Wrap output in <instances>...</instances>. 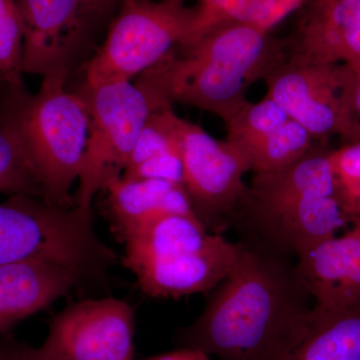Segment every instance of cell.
Segmentation results:
<instances>
[{"label": "cell", "mask_w": 360, "mask_h": 360, "mask_svg": "<svg viewBox=\"0 0 360 360\" xmlns=\"http://www.w3.org/2000/svg\"><path fill=\"white\" fill-rule=\"evenodd\" d=\"M243 243L238 262L213 288L202 314L180 331V348L220 360H274L311 309L286 255L257 240Z\"/></svg>", "instance_id": "cell-1"}, {"label": "cell", "mask_w": 360, "mask_h": 360, "mask_svg": "<svg viewBox=\"0 0 360 360\" xmlns=\"http://www.w3.org/2000/svg\"><path fill=\"white\" fill-rule=\"evenodd\" d=\"M284 61V39L251 23H231L177 45L139 75L136 84L163 105L187 104L226 123L250 103L251 85Z\"/></svg>", "instance_id": "cell-2"}, {"label": "cell", "mask_w": 360, "mask_h": 360, "mask_svg": "<svg viewBox=\"0 0 360 360\" xmlns=\"http://www.w3.org/2000/svg\"><path fill=\"white\" fill-rule=\"evenodd\" d=\"M40 260L103 278L118 255L97 236L91 208L51 205L15 194L0 202V265Z\"/></svg>", "instance_id": "cell-3"}, {"label": "cell", "mask_w": 360, "mask_h": 360, "mask_svg": "<svg viewBox=\"0 0 360 360\" xmlns=\"http://www.w3.org/2000/svg\"><path fill=\"white\" fill-rule=\"evenodd\" d=\"M65 77H44L37 94L6 92L7 108L39 174L44 200L75 206L70 191L86 149L89 118L78 94L65 89Z\"/></svg>", "instance_id": "cell-4"}, {"label": "cell", "mask_w": 360, "mask_h": 360, "mask_svg": "<svg viewBox=\"0 0 360 360\" xmlns=\"http://www.w3.org/2000/svg\"><path fill=\"white\" fill-rule=\"evenodd\" d=\"M186 0H122L105 41L85 65L87 85L127 80L193 41L196 7Z\"/></svg>", "instance_id": "cell-5"}, {"label": "cell", "mask_w": 360, "mask_h": 360, "mask_svg": "<svg viewBox=\"0 0 360 360\" xmlns=\"http://www.w3.org/2000/svg\"><path fill=\"white\" fill-rule=\"evenodd\" d=\"M78 94L86 104L89 124L75 202L91 208L96 194L122 176L149 115L169 106L161 105L127 80L84 84Z\"/></svg>", "instance_id": "cell-6"}, {"label": "cell", "mask_w": 360, "mask_h": 360, "mask_svg": "<svg viewBox=\"0 0 360 360\" xmlns=\"http://www.w3.org/2000/svg\"><path fill=\"white\" fill-rule=\"evenodd\" d=\"M184 186L196 217L212 233H219L225 217L238 212L251 170L245 153L227 141H217L198 125L180 118ZM220 234V233H219Z\"/></svg>", "instance_id": "cell-7"}, {"label": "cell", "mask_w": 360, "mask_h": 360, "mask_svg": "<svg viewBox=\"0 0 360 360\" xmlns=\"http://www.w3.org/2000/svg\"><path fill=\"white\" fill-rule=\"evenodd\" d=\"M134 310L116 298L75 303L49 322L45 349L68 360H134Z\"/></svg>", "instance_id": "cell-8"}, {"label": "cell", "mask_w": 360, "mask_h": 360, "mask_svg": "<svg viewBox=\"0 0 360 360\" xmlns=\"http://www.w3.org/2000/svg\"><path fill=\"white\" fill-rule=\"evenodd\" d=\"M266 96L290 118L309 130L314 139L340 134L341 65H309L284 61L264 79Z\"/></svg>", "instance_id": "cell-9"}, {"label": "cell", "mask_w": 360, "mask_h": 360, "mask_svg": "<svg viewBox=\"0 0 360 360\" xmlns=\"http://www.w3.org/2000/svg\"><path fill=\"white\" fill-rule=\"evenodd\" d=\"M25 27L23 73L68 77L90 15L85 0H15Z\"/></svg>", "instance_id": "cell-10"}, {"label": "cell", "mask_w": 360, "mask_h": 360, "mask_svg": "<svg viewBox=\"0 0 360 360\" xmlns=\"http://www.w3.org/2000/svg\"><path fill=\"white\" fill-rule=\"evenodd\" d=\"M284 42L288 63H359L360 0H309Z\"/></svg>", "instance_id": "cell-11"}, {"label": "cell", "mask_w": 360, "mask_h": 360, "mask_svg": "<svg viewBox=\"0 0 360 360\" xmlns=\"http://www.w3.org/2000/svg\"><path fill=\"white\" fill-rule=\"evenodd\" d=\"M243 248V243H231L221 234L212 233L200 250L151 260L130 271L146 295L176 300L217 288L229 276Z\"/></svg>", "instance_id": "cell-12"}, {"label": "cell", "mask_w": 360, "mask_h": 360, "mask_svg": "<svg viewBox=\"0 0 360 360\" xmlns=\"http://www.w3.org/2000/svg\"><path fill=\"white\" fill-rule=\"evenodd\" d=\"M350 229L297 257L296 274L314 304L349 307L360 302V215Z\"/></svg>", "instance_id": "cell-13"}, {"label": "cell", "mask_w": 360, "mask_h": 360, "mask_svg": "<svg viewBox=\"0 0 360 360\" xmlns=\"http://www.w3.org/2000/svg\"><path fill=\"white\" fill-rule=\"evenodd\" d=\"M255 240L281 253L300 257L349 224L333 195L310 196L279 212L250 220Z\"/></svg>", "instance_id": "cell-14"}, {"label": "cell", "mask_w": 360, "mask_h": 360, "mask_svg": "<svg viewBox=\"0 0 360 360\" xmlns=\"http://www.w3.org/2000/svg\"><path fill=\"white\" fill-rule=\"evenodd\" d=\"M82 281L75 270L40 260L0 265V333L68 295Z\"/></svg>", "instance_id": "cell-15"}, {"label": "cell", "mask_w": 360, "mask_h": 360, "mask_svg": "<svg viewBox=\"0 0 360 360\" xmlns=\"http://www.w3.org/2000/svg\"><path fill=\"white\" fill-rule=\"evenodd\" d=\"M316 195H333V180L328 153L312 148L286 169L255 174L236 212L250 221Z\"/></svg>", "instance_id": "cell-16"}, {"label": "cell", "mask_w": 360, "mask_h": 360, "mask_svg": "<svg viewBox=\"0 0 360 360\" xmlns=\"http://www.w3.org/2000/svg\"><path fill=\"white\" fill-rule=\"evenodd\" d=\"M274 360H360V302L342 307L314 304Z\"/></svg>", "instance_id": "cell-17"}, {"label": "cell", "mask_w": 360, "mask_h": 360, "mask_svg": "<svg viewBox=\"0 0 360 360\" xmlns=\"http://www.w3.org/2000/svg\"><path fill=\"white\" fill-rule=\"evenodd\" d=\"M212 234L194 215H153L122 236L125 243L123 266L131 270L151 260L200 250Z\"/></svg>", "instance_id": "cell-18"}, {"label": "cell", "mask_w": 360, "mask_h": 360, "mask_svg": "<svg viewBox=\"0 0 360 360\" xmlns=\"http://www.w3.org/2000/svg\"><path fill=\"white\" fill-rule=\"evenodd\" d=\"M108 207L115 231L122 236L139 222L160 213L194 215L182 184L160 179L130 180L122 176L108 182Z\"/></svg>", "instance_id": "cell-19"}, {"label": "cell", "mask_w": 360, "mask_h": 360, "mask_svg": "<svg viewBox=\"0 0 360 360\" xmlns=\"http://www.w3.org/2000/svg\"><path fill=\"white\" fill-rule=\"evenodd\" d=\"M4 103L0 104V193L44 200L39 174Z\"/></svg>", "instance_id": "cell-20"}, {"label": "cell", "mask_w": 360, "mask_h": 360, "mask_svg": "<svg viewBox=\"0 0 360 360\" xmlns=\"http://www.w3.org/2000/svg\"><path fill=\"white\" fill-rule=\"evenodd\" d=\"M314 137L292 118L267 135L246 153L255 174L276 172L290 167L312 148Z\"/></svg>", "instance_id": "cell-21"}, {"label": "cell", "mask_w": 360, "mask_h": 360, "mask_svg": "<svg viewBox=\"0 0 360 360\" xmlns=\"http://www.w3.org/2000/svg\"><path fill=\"white\" fill-rule=\"evenodd\" d=\"M290 115L269 97L257 103H248L231 118L226 124V141L240 149L246 155L253 146L278 129Z\"/></svg>", "instance_id": "cell-22"}, {"label": "cell", "mask_w": 360, "mask_h": 360, "mask_svg": "<svg viewBox=\"0 0 360 360\" xmlns=\"http://www.w3.org/2000/svg\"><path fill=\"white\" fill-rule=\"evenodd\" d=\"M25 27L15 0H0V82L11 94L26 91L22 78Z\"/></svg>", "instance_id": "cell-23"}, {"label": "cell", "mask_w": 360, "mask_h": 360, "mask_svg": "<svg viewBox=\"0 0 360 360\" xmlns=\"http://www.w3.org/2000/svg\"><path fill=\"white\" fill-rule=\"evenodd\" d=\"M179 120L170 106L153 111L142 127L125 168L155 156L180 153Z\"/></svg>", "instance_id": "cell-24"}, {"label": "cell", "mask_w": 360, "mask_h": 360, "mask_svg": "<svg viewBox=\"0 0 360 360\" xmlns=\"http://www.w3.org/2000/svg\"><path fill=\"white\" fill-rule=\"evenodd\" d=\"M333 195L348 220L360 215V142L328 153Z\"/></svg>", "instance_id": "cell-25"}, {"label": "cell", "mask_w": 360, "mask_h": 360, "mask_svg": "<svg viewBox=\"0 0 360 360\" xmlns=\"http://www.w3.org/2000/svg\"><path fill=\"white\" fill-rule=\"evenodd\" d=\"M265 0H200L193 41L215 28L236 22L253 23ZM191 44V42H189Z\"/></svg>", "instance_id": "cell-26"}, {"label": "cell", "mask_w": 360, "mask_h": 360, "mask_svg": "<svg viewBox=\"0 0 360 360\" xmlns=\"http://www.w3.org/2000/svg\"><path fill=\"white\" fill-rule=\"evenodd\" d=\"M341 122L340 136L345 143L360 142V61L341 63Z\"/></svg>", "instance_id": "cell-27"}, {"label": "cell", "mask_w": 360, "mask_h": 360, "mask_svg": "<svg viewBox=\"0 0 360 360\" xmlns=\"http://www.w3.org/2000/svg\"><path fill=\"white\" fill-rule=\"evenodd\" d=\"M122 176L130 180H165L184 186L181 153H169L149 158L134 167L125 168Z\"/></svg>", "instance_id": "cell-28"}, {"label": "cell", "mask_w": 360, "mask_h": 360, "mask_svg": "<svg viewBox=\"0 0 360 360\" xmlns=\"http://www.w3.org/2000/svg\"><path fill=\"white\" fill-rule=\"evenodd\" d=\"M309 0H265L257 20L251 25L269 33L284 18L302 8Z\"/></svg>", "instance_id": "cell-29"}, {"label": "cell", "mask_w": 360, "mask_h": 360, "mask_svg": "<svg viewBox=\"0 0 360 360\" xmlns=\"http://www.w3.org/2000/svg\"><path fill=\"white\" fill-rule=\"evenodd\" d=\"M0 360H68L44 347H34L14 340L11 336L0 340Z\"/></svg>", "instance_id": "cell-30"}, {"label": "cell", "mask_w": 360, "mask_h": 360, "mask_svg": "<svg viewBox=\"0 0 360 360\" xmlns=\"http://www.w3.org/2000/svg\"><path fill=\"white\" fill-rule=\"evenodd\" d=\"M143 360H212L210 355L200 350L191 349V348H179V350L169 352V354L158 355L150 359Z\"/></svg>", "instance_id": "cell-31"}, {"label": "cell", "mask_w": 360, "mask_h": 360, "mask_svg": "<svg viewBox=\"0 0 360 360\" xmlns=\"http://www.w3.org/2000/svg\"><path fill=\"white\" fill-rule=\"evenodd\" d=\"M115 0H85L91 14L101 13L105 7L110 6Z\"/></svg>", "instance_id": "cell-32"}]
</instances>
